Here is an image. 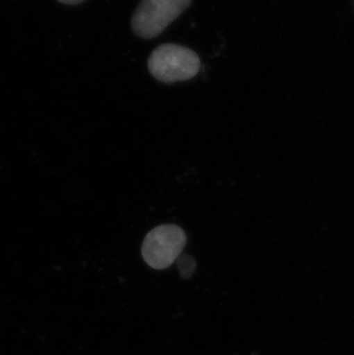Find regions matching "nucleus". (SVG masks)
I'll list each match as a JSON object with an SVG mask.
<instances>
[{"instance_id": "f257e3e1", "label": "nucleus", "mask_w": 354, "mask_h": 355, "mask_svg": "<svg viewBox=\"0 0 354 355\" xmlns=\"http://www.w3.org/2000/svg\"><path fill=\"white\" fill-rule=\"evenodd\" d=\"M147 67L158 80L176 83L194 78L201 69V59L190 49L176 44H162L151 53Z\"/></svg>"}, {"instance_id": "20e7f679", "label": "nucleus", "mask_w": 354, "mask_h": 355, "mask_svg": "<svg viewBox=\"0 0 354 355\" xmlns=\"http://www.w3.org/2000/svg\"><path fill=\"white\" fill-rule=\"evenodd\" d=\"M177 265H178V269H180V275L183 278H189L194 270H196V261L191 255H182L180 254L177 258Z\"/></svg>"}, {"instance_id": "39448f33", "label": "nucleus", "mask_w": 354, "mask_h": 355, "mask_svg": "<svg viewBox=\"0 0 354 355\" xmlns=\"http://www.w3.org/2000/svg\"><path fill=\"white\" fill-rule=\"evenodd\" d=\"M59 3H66V5H78L83 3L85 0H58Z\"/></svg>"}, {"instance_id": "f03ea898", "label": "nucleus", "mask_w": 354, "mask_h": 355, "mask_svg": "<svg viewBox=\"0 0 354 355\" xmlns=\"http://www.w3.org/2000/svg\"><path fill=\"white\" fill-rule=\"evenodd\" d=\"M191 3L192 0H142L131 17V28L140 37H157Z\"/></svg>"}, {"instance_id": "7ed1b4c3", "label": "nucleus", "mask_w": 354, "mask_h": 355, "mask_svg": "<svg viewBox=\"0 0 354 355\" xmlns=\"http://www.w3.org/2000/svg\"><path fill=\"white\" fill-rule=\"evenodd\" d=\"M187 245L183 229L175 225H162L152 229L142 245V257L151 268L162 270L171 267Z\"/></svg>"}]
</instances>
